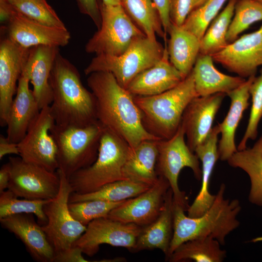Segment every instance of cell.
<instances>
[{
	"mask_svg": "<svg viewBox=\"0 0 262 262\" xmlns=\"http://www.w3.org/2000/svg\"><path fill=\"white\" fill-rule=\"evenodd\" d=\"M59 48L38 46L30 49L29 56L21 75L32 83L34 97L40 109L49 106L52 101V92L49 77Z\"/></svg>",
	"mask_w": 262,
	"mask_h": 262,
	"instance_id": "19",
	"label": "cell"
},
{
	"mask_svg": "<svg viewBox=\"0 0 262 262\" xmlns=\"http://www.w3.org/2000/svg\"><path fill=\"white\" fill-rule=\"evenodd\" d=\"M60 184L57 196L44 206L47 223L41 226L52 246L55 255L72 247L84 233L86 227L76 220L69 208V197L73 192L69 179L57 169ZM54 255V256H55Z\"/></svg>",
	"mask_w": 262,
	"mask_h": 262,
	"instance_id": "9",
	"label": "cell"
},
{
	"mask_svg": "<svg viewBox=\"0 0 262 262\" xmlns=\"http://www.w3.org/2000/svg\"><path fill=\"white\" fill-rule=\"evenodd\" d=\"M157 142L158 141L146 140L134 147H131L123 170L124 180L151 186L157 182Z\"/></svg>",
	"mask_w": 262,
	"mask_h": 262,
	"instance_id": "27",
	"label": "cell"
},
{
	"mask_svg": "<svg viewBox=\"0 0 262 262\" xmlns=\"http://www.w3.org/2000/svg\"><path fill=\"white\" fill-rule=\"evenodd\" d=\"M14 11L34 21L61 29H66L46 0H7Z\"/></svg>",
	"mask_w": 262,
	"mask_h": 262,
	"instance_id": "34",
	"label": "cell"
},
{
	"mask_svg": "<svg viewBox=\"0 0 262 262\" xmlns=\"http://www.w3.org/2000/svg\"><path fill=\"white\" fill-rule=\"evenodd\" d=\"M103 127L98 121L84 127L52 126L50 132L57 148L58 169L69 178L92 164L97 158Z\"/></svg>",
	"mask_w": 262,
	"mask_h": 262,
	"instance_id": "6",
	"label": "cell"
},
{
	"mask_svg": "<svg viewBox=\"0 0 262 262\" xmlns=\"http://www.w3.org/2000/svg\"><path fill=\"white\" fill-rule=\"evenodd\" d=\"M237 0H228L218 15L212 21L200 40L199 54L213 55L229 44L227 34L233 17Z\"/></svg>",
	"mask_w": 262,
	"mask_h": 262,
	"instance_id": "33",
	"label": "cell"
},
{
	"mask_svg": "<svg viewBox=\"0 0 262 262\" xmlns=\"http://www.w3.org/2000/svg\"><path fill=\"white\" fill-rule=\"evenodd\" d=\"M88 76L87 85L95 99L97 119L104 128L131 148L144 141L161 140L145 129L133 96L111 73L97 71Z\"/></svg>",
	"mask_w": 262,
	"mask_h": 262,
	"instance_id": "1",
	"label": "cell"
},
{
	"mask_svg": "<svg viewBox=\"0 0 262 262\" xmlns=\"http://www.w3.org/2000/svg\"><path fill=\"white\" fill-rule=\"evenodd\" d=\"M227 162L248 175L250 180L248 200L262 207V134L252 147L237 150Z\"/></svg>",
	"mask_w": 262,
	"mask_h": 262,
	"instance_id": "29",
	"label": "cell"
},
{
	"mask_svg": "<svg viewBox=\"0 0 262 262\" xmlns=\"http://www.w3.org/2000/svg\"><path fill=\"white\" fill-rule=\"evenodd\" d=\"M121 5L145 35L157 40L156 35L166 40L158 12L152 0H121Z\"/></svg>",
	"mask_w": 262,
	"mask_h": 262,
	"instance_id": "32",
	"label": "cell"
},
{
	"mask_svg": "<svg viewBox=\"0 0 262 262\" xmlns=\"http://www.w3.org/2000/svg\"><path fill=\"white\" fill-rule=\"evenodd\" d=\"M170 188L168 181L163 177L159 176L157 182L149 189L125 200L113 209L107 216L123 223L146 227L158 217Z\"/></svg>",
	"mask_w": 262,
	"mask_h": 262,
	"instance_id": "15",
	"label": "cell"
},
{
	"mask_svg": "<svg viewBox=\"0 0 262 262\" xmlns=\"http://www.w3.org/2000/svg\"><path fill=\"white\" fill-rule=\"evenodd\" d=\"M82 250L72 246L54 256L53 262H88L82 256Z\"/></svg>",
	"mask_w": 262,
	"mask_h": 262,
	"instance_id": "42",
	"label": "cell"
},
{
	"mask_svg": "<svg viewBox=\"0 0 262 262\" xmlns=\"http://www.w3.org/2000/svg\"><path fill=\"white\" fill-rule=\"evenodd\" d=\"M227 1L206 0L188 15L181 26L201 40L208 26Z\"/></svg>",
	"mask_w": 262,
	"mask_h": 262,
	"instance_id": "37",
	"label": "cell"
},
{
	"mask_svg": "<svg viewBox=\"0 0 262 262\" xmlns=\"http://www.w3.org/2000/svg\"><path fill=\"white\" fill-rule=\"evenodd\" d=\"M54 123L50 105L44 107L18 143L23 160L53 172L58 168L57 146L50 132Z\"/></svg>",
	"mask_w": 262,
	"mask_h": 262,
	"instance_id": "12",
	"label": "cell"
},
{
	"mask_svg": "<svg viewBox=\"0 0 262 262\" xmlns=\"http://www.w3.org/2000/svg\"><path fill=\"white\" fill-rule=\"evenodd\" d=\"M258 0V1H260V2H262V0Z\"/></svg>",
	"mask_w": 262,
	"mask_h": 262,
	"instance_id": "49",
	"label": "cell"
},
{
	"mask_svg": "<svg viewBox=\"0 0 262 262\" xmlns=\"http://www.w3.org/2000/svg\"><path fill=\"white\" fill-rule=\"evenodd\" d=\"M184 79L170 63L165 45L162 59L136 76L126 89L133 96H154L172 89Z\"/></svg>",
	"mask_w": 262,
	"mask_h": 262,
	"instance_id": "21",
	"label": "cell"
},
{
	"mask_svg": "<svg viewBox=\"0 0 262 262\" xmlns=\"http://www.w3.org/2000/svg\"><path fill=\"white\" fill-rule=\"evenodd\" d=\"M173 193L168 190L164 206L158 217L143 227L135 246L131 251L159 249L167 257L173 234Z\"/></svg>",
	"mask_w": 262,
	"mask_h": 262,
	"instance_id": "25",
	"label": "cell"
},
{
	"mask_svg": "<svg viewBox=\"0 0 262 262\" xmlns=\"http://www.w3.org/2000/svg\"><path fill=\"white\" fill-rule=\"evenodd\" d=\"M262 21V2L257 0H237L227 34L230 43L253 23Z\"/></svg>",
	"mask_w": 262,
	"mask_h": 262,
	"instance_id": "36",
	"label": "cell"
},
{
	"mask_svg": "<svg viewBox=\"0 0 262 262\" xmlns=\"http://www.w3.org/2000/svg\"><path fill=\"white\" fill-rule=\"evenodd\" d=\"M102 2L108 5H121V0H101Z\"/></svg>",
	"mask_w": 262,
	"mask_h": 262,
	"instance_id": "47",
	"label": "cell"
},
{
	"mask_svg": "<svg viewBox=\"0 0 262 262\" xmlns=\"http://www.w3.org/2000/svg\"><path fill=\"white\" fill-rule=\"evenodd\" d=\"M160 17L164 30L166 34L171 24L169 8L170 0H152Z\"/></svg>",
	"mask_w": 262,
	"mask_h": 262,
	"instance_id": "43",
	"label": "cell"
},
{
	"mask_svg": "<svg viewBox=\"0 0 262 262\" xmlns=\"http://www.w3.org/2000/svg\"><path fill=\"white\" fill-rule=\"evenodd\" d=\"M8 154H15L19 156L18 143L10 141L2 134L0 135V159Z\"/></svg>",
	"mask_w": 262,
	"mask_h": 262,
	"instance_id": "44",
	"label": "cell"
},
{
	"mask_svg": "<svg viewBox=\"0 0 262 262\" xmlns=\"http://www.w3.org/2000/svg\"><path fill=\"white\" fill-rule=\"evenodd\" d=\"M51 112L56 125L84 127L98 122L92 92L82 84L77 68L59 52L49 77Z\"/></svg>",
	"mask_w": 262,
	"mask_h": 262,
	"instance_id": "2",
	"label": "cell"
},
{
	"mask_svg": "<svg viewBox=\"0 0 262 262\" xmlns=\"http://www.w3.org/2000/svg\"><path fill=\"white\" fill-rule=\"evenodd\" d=\"M7 189L0 193V218L16 214L31 213L37 218V222L44 226L47 218L44 212V205L49 200L19 199Z\"/></svg>",
	"mask_w": 262,
	"mask_h": 262,
	"instance_id": "35",
	"label": "cell"
},
{
	"mask_svg": "<svg viewBox=\"0 0 262 262\" xmlns=\"http://www.w3.org/2000/svg\"><path fill=\"white\" fill-rule=\"evenodd\" d=\"M101 26L86 44L87 53L118 56L136 38L146 36L121 5H108L98 0Z\"/></svg>",
	"mask_w": 262,
	"mask_h": 262,
	"instance_id": "8",
	"label": "cell"
},
{
	"mask_svg": "<svg viewBox=\"0 0 262 262\" xmlns=\"http://www.w3.org/2000/svg\"><path fill=\"white\" fill-rule=\"evenodd\" d=\"M7 37L25 49L44 45L64 47L71 38L67 29L47 26L15 12L7 22Z\"/></svg>",
	"mask_w": 262,
	"mask_h": 262,
	"instance_id": "18",
	"label": "cell"
},
{
	"mask_svg": "<svg viewBox=\"0 0 262 262\" xmlns=\"http://www.w3.org/2000/svg\"><path fill=\"white\" fill-rule=\"evenodd\" d=\"M134 96L144 127L164 140L175 134L185 108L197 95L191 71L178 85L164 92L151 96Z\"/></svg>",
	"mask_w": 262,
	"mask_h": 262,
	"instance_id": "4",
	"label": "cell"
},
{
	"mask_svg": "<svg viewBox=\"0 0 262 262\" xmlns=\"http://www.w3.org/2000/svg\"><path fill=\"white\" fill-rule=\"evenodd\" d=\"M14 13V10L7 0H0L1 22H8Z\"/></svg>",
	"mask_w": 262,
	"mask_h": 262,
	"instance_id": "46",
	"label": "cell"
},
{
	"mask_svg": "<svg viewBox=\"0 0 262 262\" xmlns=\"http://www.w3.org/2000/svg\"><path fill=\"white\" fill-rule=\"evenodd\" d=\"M256 75L246 80L241 85L228 93L230 105L223 121L218 124L221 138L218 142L219 159L227 161L238 150L235 142V132L245 111L249 105V88Z\"/></svg>",
	"mask_w": 262,
	"mask_h": 262,
	"instance_id": "22",
	"label": "cell"
},
{
	"mask_svg": "<svg viewBox=\"0 0 262 262\" xmlns=\"http://www.w3.org/2000/svg\"><path fill=\"white\" fill-rule=\"evenodd\" d=\"M30 49L18 45L7 37L0 44V124L7 125L16 83L26 63Z\"/></svg>",
	"mask_w": 262,
	"mask_h": 262,
	"instance_id": "16",
	"label": "cell"
},
{
	"mask_svg": "<svg viewBox=\"0 0 262 262\" xmlns=\"http://www.w3.org/2000/svg\"><path fill=\"white\" fill-rule=\"evenodd\" d=\"M256 240L257 241H262V237H260V238H256Z\"/></svg>",
	"mask_w": 262,
	"mask_h": 262,
	"instance_id": "48",
	"label": "cell"
},
{
	"mask_svg": "<svg viewBox=\"0 0 262 262\" xmlns=\"http://www.w3.org/2000/svg\"><path fill=\"white\" fill-rule=\"evenodd\" d=\"M130 148L122 138L103 127L95 162L68 179L73 192L88 193L108 183L124 180L123 170Z\"/></svg>",
	"mask_w": 262,
	"mask_h": 262,
	"instance_id": "5",
	"label": "cell"
},
{
	"mask_svg": "<svg viewBox=\"0 0 262 262\" xmlns=\"http://www.w3.org/2000/svg\"><path fill=\"white\" fill-rule=\"evenodd\" d=\"M251 107L247 125L244 136L238 144L237 150L246 148L250 140H254L258 135V128L262 118V67L260 74L256 76L249 88Z\"/></svg>",
	"mask_w": 262,
	"mask_h": 262,
	"instance_id": "38",
	"label": "cell"
},
{
	"mask_svg": "<svg viewBox=\"0 0 262 262\" xmlns=\"http://www.w3.org/2000/svg\"><path fill=\"white\" fill-rule=\"evenodd\" d=\"M225 191L222 183L211 207L197 217L186 215L184 209L174 201L173 234L166 260L180 245L194 239L210 237L225 244L227 236L240 226L237 217L242 209L238 199L225 198Z\"/></svg>",
	"mask_w": 262,
	"mask_h": 262,
	"instance_id": "3",
	"label": "cell"
},
{
	"mask_svg": "<svg viewBox=\"0 0 262 262\" xmlns=\"http://www.w3.org/2000/svg\"><path fill=\"white\" fill-rule=\"evenodd\" d=\"M206 0H170L169 15L171 22L182 26L188 15Z\"/></svg>",
	"mask_w": 262,
	"mask_h": 262,
	"instance_id": "40",
	"label": "cell"
},
{
	"mask_svg": "<svg viewBox=\"0 0 262 262\" xmlns=\"http://www.w3.org/2000/svg\"><path fill=\"white\" fill-rule=\"evenodd\" d=\"M220 246L212 237L194 239L180 245L167 260L170 262H222L226 257L227 252Z\"/></svg>",
	"mask_w": 262,
	"mask_h": 262,
	"instance_id": "30",
	"label": "cell"
},
{
	"mask_svg": "<svg viewBox=\"0 0 262 262\" xmlns=\"http://www.w3.org/2000/svg\"><path fill=\"white\" fill-rule=\"evenodd\" d=\"M151 186L147 184L127 180H117L108 183L92 192L85 194L72 192L69 197V203L91 200L119 202L134 197Z\"/></svg>",
	"mask_w": 262,
	"mask_h": 262,
	"instance_id": "31",
	"label": "cell"
},
{
	"mask_svg": "<svg viewBox=\"0 0 262 262\" xmlns=\"http://www.w3.org/2000/svg\"><path fill=\"white\" fill-rule=\"evenodd\" d=\"M81 13L89 16L98 29L101 24V17L98 0H76Z\"/></svg>",
	"mask_w": 262,
	"mask_h": 262,
	"instance_id": "41",
	"label": "cell"
},
{
	"mask_svg": "<svg viewBox=\"0 0 262 262\" xmlns=\"http://www.w3.org/2000/svg\"><path fill=\"white\" fill-rule=\"evenodd\" d=\"M212 56L214 62L239 77L247 79L256 75L262 66V24L257 30L243 34Z\"/></svg>",
	"mask_w": 262,
	"mask_h": 262,
	"instance_id": "14",
	"label": "cell"
},
{
	"mask_svg": "<svg viewBox=\"0 0 262 262\" xmlns=\"http://www.w3.org/2000/svg\"><path fill=\"white\" fill-rule=\"evenodd\" d=\"M10 179V168L9 163L4 164L0 169V193L8 189Z\"/></svg>",
	"mask_w": 262,
	"mask_h": 262,
	"instance_id": "45",
	"label": "cell"
},
{
	"mask_svg": "<svg viewBox=\"0 0 262 262\" xmlns=\"http://www.w3.org/2000/svg\"><path fill=\"white\" fill-rule=\"evenodd\" d=\"M185 132L180 125L175 134L168 139L158 141V155L156 171L159 176L169 182L173 193L174 201L187 211L189 206L185 193L179 186L180 173L184 167H189L197 180H200V161L188 147L184 140Z\"/></svg>",
	"mask_w": 262,
	"mask_h": 262,
	"instance_id": "10",
	"label": "cell"
},
{
	"mask_svg": "<svg viewBox=\"0 0 262 262\" xmlns=\"http://www.w3.org/2000/svg\"><path fill=\"white\" fill-rule=\"evenodd\" d=\"M143 227L125 223L108 216L90 222L86 229L73 246L80 248L83 254L93 257L101 245L123 247L131 251Z\"/></svg>",
	"mask_w": 262,
	"mask_h": 262,
	"instance_id": "13",
	"label": "cell"
},
{
	"mask_svg": "<svg viewBox=\"0 0 262 262\" xmlns=\"http://www.w3.org/2000/svg\"><path fill=\"white\" fill-rule=\"evenodd\" d=\"M2 227L14 234L24 244L33 260L53 262L54 251L42 226L31 213H19L0 218Z\"/></svg>",
	"mask_w": 262,
	"mask_h": 262,
	"instance_id": "20",
	"label": "cell"
},
{
	"mask_svg": "<svg viewBox=\"0 0 262 262\" xmlns=\"http://www.w3.org/2000/svg\"><path fill=\"white\" fill-rule=\"evenodd\" d=\"M113 202L100 200H91L68 203L69 211L72 216L84 226L92 221L108 216L115 208L124 201Z\"/></svg>",
	"mask_w": 262,
	"mask_h": 262,
	"instance_id": "39",
	"label": "cell"
},
{
	"mask_svg": "<svg viewBox=\"0 0 262 262\" xmlns=\"http://www.w3.org/2000/svg\"><path fill=\"white\" fill-rule=\"evenodd\" d=\"M226 95L217 93L197 96L185 108L180 124L187 138L186 143L193 152L211 133L216 115Z\"/></svg>",
	"mask_w": 262,
	"mask_h": 262,
	"instance_id": "17",
	"label": "cell"
},
{
	"mask_svg": "<svg viewBox=\"0 0 262 262\" xmlns=\"http://www.w3.org/2000/svg\"><path fill=\"white\" fill-rule=\"evenodd\" d=\"M29 80L21 75L16 96L12 101L7 122V138L18 143L25 136L32 122L41 110L29 87Z\"/></svg>",
	"mask_w": 262,
	"mask_h": 262,
	"instance_id": "24",
	"label": "cell"
},
{
	"mask_svg": "<svg viewBox=\"0 0 262 262\" xmlns=\"http://www.w3.org/2000/svg\"><path fill=\"white\" fill-rule=\"evenodd\" d=\"M8 163L10 179L7 189L17 197L49 200L58 194L60 180L57 171L51 172L27 163L19 156L10 157Z\"/></svg>",
	"mask_w": 262,
	"mask_h": 262,
	"instance_id": "11",
	"label": "cell"
},
{
	"mask_svg": "<svg viewBox=\"0 0 262 262\" xmlns=\"http://www.w3.org/2000/svg\"><path fill=\"white\" fill-rule=\"evenodd\" d=\"M167 46L170 63L185 78L192 71L199 54L200 40L181 26L171 23Z\"/></svg>",
	"mask_w": 262,
	"mask_h": 262,
	"instance_id": "28",
	"label": "cell"
},
{
	"mask_svg": "<svg viewBox=\"0 0 262 262\" xmlns=\"http://www.w3.org/2000/svg\"><path fill=\"white\" fill-rule=\"evenodd\" d=\"M165 51L161 43L146 36L135 39L127 49L118 56L96 55L84 72L86 75L97 71L111 73L123 87L138 74L152 66L163 57Z\"/></svg>",
	"mask_w": 262,
	"mask_h": 262,
	"instance_id": "7",
	"label": "cell"
},
{
	"mask_svg": "<svg viewBox=\"0 0 262 262\" xmlns=\"http://www.w3.org/2000/svg\"><path fill=\"white\" fill-rule=\"evenodd\" d=\"M211 55L199 54L192 72L197 96L217 93L227 94L241 85L246 79L232 76L218 70Z\"/></svg>",
	"mask_w": 262,
	"mask_h": 262,
	"instance_id": "26",
	"label": "cell"
},
{
	"mask_svg": "<svg viewBox=\"0 0 262 262\" xmlns=\"http://www.w3.org/2000/svg\"><path fill=\"white\" fill-rule=\"evenodd\" d=\"M220 134L218 125L213 128L207 139L195 149L194 152L201 163V185L199 192L187 210V216H200L213 204L215 195L209 191V185L215 165L219 159L218 151V137Z\"/></svg>",
	"mask_w": 262,
	"mask_h": 262,
	"instance_id": "23",
	"label": "cell"
}]
</instances>
